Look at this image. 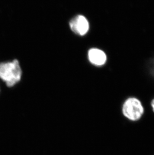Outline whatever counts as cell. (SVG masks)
I'll return each mask as SVG.
<instances>
[{"label": "cell", "mask_w": 154, "mask_h": 155, "mask_svg": "<svg viewBox=\"0 0 154 155\" xmlns=\"http://www.w3.org/2000/svg\"><path fill=\"white\" fill-rule=\"evenodd\" d=\"M89 61L95 66H101L107 61V55L103 51L98 48H92L88 52Z\"/></svg>", "instance_id": "obj_4"}, {"label": "cell", "mask_w": 154, "mask_h": 155, "mask_svg": "<svg viewBox=\"0 0 154 155\" xmlns=\"http://www.w3.org/2000/svg\"><path fill=\"white\" fill-rule=\"evenodd\" d=\"M150 105H151L152 110L154 113V98H153V100H152L151 101Z\"/></svg>", "instance_id": "obj_6"}, {"label": "cell", "mask_w": 154, "mask_h": 155, "mask_svg": "<svg viewBox=\"0 0 154 155\" xmlns=\"http://www.w3.org/2000/svg\"><path fill=\"white\" fill-rule=\"evenodd\" d=\"M70 28L73 32L80 36L86 35L90 28L89 21L83 15H78L69 22Z\"/></svg>", "instance_id": "obj_3"}, {"label": "cell", "mask_w": 154, "mask_h": 155, "mask_svg": "<svg viewBox=\"0 0 154 155\" xmlns=\"http://www.w3.org/2000/svg\"><path fill=\"white\" fill-rule=\"evenodd\" d=\"M148 68L150 74L154 78V57L149 62Z\"/></svg>", "instance_id": "obj_5"}, {"label": "cell", "mask_w": 154, "mask_h": 155, "mask_svg": "<svg viewBox=\"0 0 154 155\" xmlns=\"http://www.w3.org/2000/svg\"><path fill=\"white\" fill-rule=\"evenodd\" d=\"M124 117L130 121L140 120L145 113V107L142 101L136 97H130L124 101L122 105Z\"/></svg>", "instance_id": "obj_2"}, {"label": "cell", "mask_w": 154, "mask_h": 155, "mask_svg": "<svg viewBox=\"0 0 154 155\" xmlns=\"http://www.w3.org/2000/svg\"><path fill=\"white\" fill-rule=\"evenodd\" d=\"M22 70L18 60L0 63V78L8 87H12L20 81Z\"/></svg>", "instance_id": "obj_1"}]
</instances>
